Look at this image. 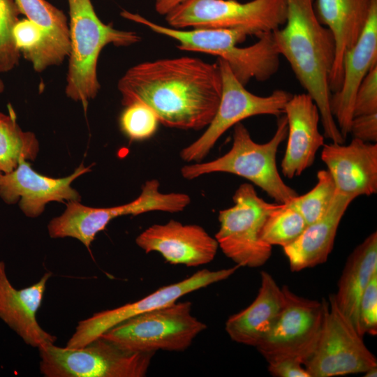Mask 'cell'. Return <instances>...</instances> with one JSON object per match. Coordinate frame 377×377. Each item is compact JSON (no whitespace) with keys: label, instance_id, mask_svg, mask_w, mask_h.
<instances>
[{"label":"cell","instance_id":"35","mask_svg":"<svg viewBox=\"0 0 377 377\" xmlns=\"http://www.w3.org/2000/svg\"><path fill=\"white\" fill-rule=\"evenodd\" d=\"M350 133L353 138L367 142L377 141V113L354 117L350 124Z\"/></svg>","mask_w":377,"mask_h":377},{"label":"cell","instance_id":"7","mask_svg":"<svg viewBox=\"0 0 377 377\" xmlns=\"http://www.w3.org/2000/svg\"><path fill=\"white\" fill-rule=\"evenodd\" d=\"M286 17V0H186L166 14L165 20L177 29H237L258 37L281 28Z\"/></svg>","mask_w":377,"mask_h":377},{"label":"cell","instance_id":"38","mask_svg":"<svg viewBox=\"0 0 377 377\" xmlns=\"http://www.w3.org/2000/svg\"><path fill=\"white\" fill-rule=\"evenodd\" d=\"M4 88H5L4 83L3 80L0 78V94H1L3 91Z\"/></svg>","mask_w":377,"mask_h":377},{"label":"cell","instance_id":"12","mask_svg":"<svg viewBox=\"0 0 377 377\" xmlns=\"http://www.w3.org/2000/svg\"><path fill=\"white\" fill-rule=\"evenodd\" d=\"M217 64L222 80L220 102L205 131L181 150L180 157L186 162H201L228 129L246 118L261 114L280 117L293 96L282 89L266 96L253 94L235 77L224 60L218 58Z\"/></svg>","mask_w":377,"mask_h":377},{"label":"cell","instance_id":"27","mask_svg":"<svg viewBox=\"0 0 377 377\" xmlns=\"http://www.w3.org/2000/svg\"><path fill=\"white\" fill-rule=\"evenodd\" d=\"M306 226V222L298 212L286 204H281L267 216L260 237L272 246L283 248L296 240Z\"/></svg>","mask_w":377,"mask_h":377},{"label":"cell","instance_id":"25","mask_svg":"<svg viewBox=\"0 0 377 377\" xmlns=\"http://www.w3.org/2000/svg\"><path fill=\"white\" fill-rule=\"evenodd\" d=\"M15 2L20 13L43 33L47 67L61 64L70 52L69 24L66 15L45 0H15Z\"/></svg>","mask_w":377,"mask_h":377},{"label":"cell","instance_id":"6","mask_svg":"<svg viewBox=\"0 0 377 377\" xmlns=\"http://www.w3.org/2000/svg\"><path fill=\"white\" fill-rule=\"evenodd\" d=\"M191 310L189 301H177L129 318L100 337L134 353L183 352L207 328Z\"/></svg>","mask_w":377,"mask_h":377},{"label":"cell","instance_id":"19","mask_svg":"<svg viewBox=\"0 0 377 377\" xmlns=\"http://www.w3.org/2000/svg\"><path fill=\"white\" fill-rule=\"evenodd\" d=\"M283 114L288 122V141L281 167L283 175L293 179L313 163L318 150L325 144L324 136L318 129V108L306 93L293 95Z\"/></svg>","mask_w":377,"mask_h":377},{"label":"cell","instance_id":"16","mask_svg":"<svg viewBox=\"0 0 377 377\" xmlns=\"http://www.w3.org/2000/svg\"><path fill=\"white\" fill-rule=\"evenodd\" d=\"M136 244L146 253L157 252L172 265L198 267L211 263L219 245L201 226L170 220L154 224L135 239Z\"/></svg>","mask_w":377,"mask_h":377},{"label":"cell","instance_id":"33","mask_svg":"<svg viewBox=\"0 0 377 377\" xmlns=\"http://www.w3.org/2000/svg\"><path fill=\"white\" fill-rule=\"evenodd\" d=\"M373 113H377V65L369 71L360 84L353 105V117Z\"/></svg>","mask_w":377,"mask_h":377},{"label":"cell","instance_id":"4","mask_svg":"<svg viewBox=\"0 0 377 377\" xmlns=\"http://www.w3.org/2000/svg\"><path fill=\"white\" fill-rule=\"evenodd\" d=\"M70 52L65 94L81 103L84 110L98 94L101 85L97 75L101 50L109 44L126 47L141 40L133 31L114 29L96 15L91 0H68Z\"/></svg>","mask_w":377,"mask_h":377},{"label":"cell","instance_id":"3","mask_svg":"<svg viewBox=\"0 0 377 377\" xmlns=\"http://www.w3.org/2000/svg\"><path fill=\"white\" fill-rule=\"evenodd\" d=\"M121 15L155 33L173 38L178 42L179 49L218 56L228 64L235 77L244 86L251 79L266 81L279 69V54L272 32L259 36L258 41L250 46L240 47L237 44L248 36L241 30L200 28L182 30L160 25L128 11L122 12Z\"/></svg>","mask_w":377,"mask_h":377},{"label":"cell","instance_id":"17","mask_svg":"<svg viewBox=\"0 0 377 377\" xmlns=\"http://www.w3.org/2000/svg\"><path fill=\"white\" fill-rule=\"evenodd\" d=\"M321 159L336 190L355 199L377 193V144L353 138L347 145L332 142L322 147Z\"/></svg>","mask_w":377,"mask_h":377},{"label":"cell","instance_id":"10","mask_svg":"<svg viewBox=\"0 0 377 377\" xmlns=\"http://www.w3.org/2000/svg\"><path fill=\"white\" fill-rule=\"evenodd\" d=\"M159 186L157 179L148 180L134 200L111 207H90L82 205L80 201H68L64 213L50 221L47 226L49 235L52 238L68 237L77 239L89 249L96 234L115 218L154 211L176 213L183 211L190 204L188 195L162 193Z\"/></svg>","mask_w":377,"mask_h":377},{"label":"cell","instance_id":"2","mask_svg":"<svg viewBox=\"0 0 377 377\" xmlns=\"http://www.w3.org/2000/svg\"><path fill=\"white\" fill-rule=\"evenodd\" d=\"M286 3L284 27L272 32L276 49L317 105L325 137L343 144L345 139L330 108L329 78L336 51L332 34L319 21L314 0H286Z\"/></svg>","mask_w":377,"mask_h":377},{"label":"cell","instance_id":"11","mask_svg":"<svg viewBox=\"0 0 377 377\" xmlns=\"http://www.w3.org/2000/svg\"><path fill=\"white\" fill-rule=\"evenodd\" d=\"M324 302V316L316 348L303 365L311 377L364 374L377 366L376 356L365 345L350 320L338 307L334 294Z\"/></svg>","mask_w":377,"mask_h":377},{"label":"cell","instance_id":"31","mask_svg":"<svg viewBox=\"0 0 377 377\" xmlns=\"http://www.w3.org/2000/svg\"><path fill=\"white\" fill-rule=\"evenodd\" d=\"M125 107L120 117V126L123 132L134 140H142L151 137L159 123L155 112L142 103H134Z\"/></svg>","mask_w":377,"mask_h":377},{"label":"cell","instance_id":"21","mask_svg":"<svg viewBox=\"0 0 377 377\" xmlns=\"http://www.w3.org/2000/svg\"><path fill=\"white\" fill-rule=\"evenodd\" d=\"M376 0H316V15L330 29L335 42V58L330 74L331 91H337L343 77V63L368 21Z\"/></svg>","mask_w":377,"mask_h":377},{"label":"cell","instance_id":"18","mask_svg":"<svg viewBox=\"0 0 377 377\" xmlns=\"http://www.w3.org/2000/svg\"><path fill=\"white\" fill-rule=\"evenodd\" d=\"M377 65V0L359 39L346 53L340 88L331 96L330 108L343 137L350 133L357 90L369 71Z\"/></svg>","mask_w":377,"mask_h":377},{"label":"cell","instance_id":"8","mask_svg":"<svg viewBox=\"0 0 377 377\" xmlns=\"http://www.w3.org/2000/svg\"><path fill=\"white\" fill-rule=\"evenodd\" d=\"M38 350L46 377H143L155 354L125 350L101 337L80 348L49 343Z\"/></svg>","mask_w":377,"mask_h":377},{"label":"cell","instance_id":"30","mask_svg":"<svg viewBox=\"0 0 377 377\" xmlns=\"http://www.w3.org/2000/svg\"><path fill=\"white\" fill-rule=\"evenodd\" d=\"M13 35L20 54L32 64L35 71L40 73L47 68L44 54V35L37 25L26 17L19 19Z\"/></svg>","mask_w":377,"mask_h":377},{"label":"cell","instance_id":"23","mask_svg":"<svg viewBox=\"0 0 377 377\" xmlns=\"http://www.w3.org/2000/svg\"><path fill=\"white\" fill-rule=\"evenodd\" d=\"M354 199L336 190L325 214L307 225L296 240L283 248L292 272L313 267L326 262L332 250L341 220Z\"/></svg>","mask_w":377,"mask_h":377},{"label":"cell","instance_id":"13","mask_svg":"<svg viewBox=\"0 0 377 377\" xmlns=\"http://www.w3.org/2000/svg\"><path fill=\"white\" fill-rule=\"evenodd\" d=\"M285 304L276 323L256 347L266 361L295 357L302 364L313 352L322 327L324 302L307 299L283 286Z\"/></svg>","mask_w":377,"mask_h":377},{"label":"cell","instance_id":"37","mask_svg":"<svg viewBox=\"0 0 377 377\" xmlns=\"http://www.w3.org/2000/svg\"><path fill=\"white\" fill-rule=\"evenodd\" d=\"M363 374H364V377H376L377 376V366L369 368Z\"/></svg>","mask_w":377,"mask_h":377},{"label":"cell","instance_id":"28","mask_svg":"<svg viewBox=\"0 0 377 377\" xmlns=\"http://www.w3.org/2000/svg\"><path fill=\"white\" fill-rule=\"evenodd\" d=\"M336 193L334 182L328 170L317 172V183L304 195H297L286 203L304 218L307 225L320 219L329 209Z\"/></svg>","mask_w":377,"mask_h":377},{"label":"cell","instance_id":"22","mask_svg":"<svg viewBox=\"0 0 377 377\" xmlns=\"http://www.w3.org/2000/svg\"><path fill=\"white\" fill-rule=\"evenodd\" d=\"M285 295L272 276L260 272V286L252 303L230 316L225 330L238 343L256 348L274 327L282 312Z\"/></svg>","mask_w":377,"mask_h":377},{"label":"cell","instance_id":"14","mask_svg":"<svg viewBox=\"0 0 377 377\" xmlns=\"http://www.w3.org/2000/svg\"><path fill=\"white\" fill-rule=\"evenodd\" d=\"M239 267L236 265L214 271L200 269L180 281L164 286L139 300L96 313L78 323L66 347H83L129 318L172 304L187 294L228 279Z\"/></svg>","mask_w":377,"mask_h":377},{"label":"cell","instance_id":"34","mask_svg":"<svg viewBox=\"0 0 377 377\" xmlns=\"http://www.w3.org/2000/svg\"><path fill=\"white\" fill-rule=\"evenodd\" d=\"M267 363L268 371L274 377H311L302 361L295 357H282Z\"/></svg>","mask_w":377,"mask_h":377},{"label":"cell","instance_id":"26","mask_svg":"<svg viewBox=\"0 0 377 377\" xmlns=\"http://www.w3.org/2000/svg\"><path fill=\"white\" fill-rule=\"evenodd\" d=\"M38 151L36 136L32 132L22 131L13 109L10 108L9 114L0 112V171L11 172L21 159L35 160Z\"/></svg>","mask_w":377,"mask_h":377},{"label":"cell","instance_id":"39","mask_svg":"<svg viewBox=\"0 0 377 377\" xmlns=\"http://www.w3.org/2000/svg\"><path fill=\"white\" fill-rule=\"evenodd\" d=\"M2 174L3 173L0 171V179H1V177Z\"/></svg>","mask_w":377,"mask_h":377},{"label":"cell","instance_id":"5","mask_svg":"<svg viewBox=\"0 0 377 377\" xmlns=\"http://www.w3.org/2000/svg\"><path fill=\"white\" fill-rule=\"evenodd\" d=\"M288 122L285 115L279 117L276 130L265 143L253 141L245 126H234L232 145L223 156L208 162H197L181 168L186 179H193L214 172H226L245 178L260 187L276 203L286 204L297 193L281 179L276 165V153L286 138Z\"/></svg>","mask_w":377,"mask_h":377},{"label":"cell","instance_id":"9","mask_svg":"<svg viewBox=\"0 0 377 377\" xmlns=\"http://www.w3.org/2000/svg\"><path fill=\"white\" fill-rule=\"evenodd\" d=\"M234 205L219 211V229L215 235L219 248L239 267L263 266L272 255V246L260 237L267 216L281 204L259 197L251 184L244 183L233 196Z\"/></svg>","mask_w":377,"mask_h":377},{"label":"cell","instance_id":"36","mask_svg":"<svg viewBox=\"0 0 377 377\" xmlns=\"http://www.w3.org/2000/svg\"><path fill=\"white\" fill-rule=\"evenodd\" d=\"M186 0H155V10L162 15H165L177 6Z\"/></svg>","mask_w":377,"mask_h":377},{"label":"cell","instance_id":"20","mask_svg":"<svg viewBox=\"0 0 377 377\" xmlns=\"http://www.w3.org/2000/svg\"><path fill=\"white\" fill-rule=\"evenodd\" d=\"M51 276L46 272L34 284L17 289L8 278L5 263L0 261V319L34 348L54 343L57 339L40 326L36 318Z\"/></svg>","mask_w":377,"mask_h":377},{"label":"cell","instance_id":"24","mask_svg":"<svg viewBox=\"0 0 377 377\" xmlns=\"http://www.w3.org/2000/svg\"><path fill=\"white\" fill-rule=\"evenodd\" d=\"M377 274V232L370 234L348 256L334 294L335 302L358 332V307L368 283Z\"/></svg>","mask_w":377,"mask_h":377},{"label":"cell","instance_id":"32","mask_svg":"<svg viewBox=\"0 0 377 377\" xmlns=\"http://www.w3.org/2000/svg\"><path fill=\"white\" fill-rule=\"evenodd\" d=\"M357 320L360 335L377 334V274L374 275L360 298Z\"/></svg>","mask_w":377,"mask_h":377},{"label":"cell","instance_id":"1","mask_svg":"<svg viewBox=\"0 0 377 377\" xmlns=\"http://www.w3.org/2000/svg\"><path fill=\"white\" fill-rule=\"evenodd\" d=\"M117 89L123 105L142 103L165 126L200 130L216 114L222 80L217 63L181 57L131 67L119 79Z\"/></svg>","mask_w":377,"mask_h":377},{"label":"cell","instance_id":"15","mask_svg":"<svg viewBox=\"0 0 377 377\" xmlns=\"http://www.w3.org/2000/svg\"><path fill=\"white\" fill-rule=\"evenodd\" d=\"M82 163L71 175L59 179L41 175L34 171L25 159L15 169L3 173L0 179V197L7 204L19 201L22 212L35 218L43 213L52 201H80L81 197L71 183L80 175L91 171Z\"/></svg>","mask_w":377,"mask_h":377},{"label":"cell","instance_id":"29","mask_svg":"<svg viewBox=\"0 0 377 377\" xmlns=\"http://www.w3.org/2000/svg\"><path fill=\"white\" fill-rule=\"evenodd\" d=\"M20 14L15 0H0V73L13 70L20 62L21 54L13 35Z\"/></svg>","mask_w":377,"mask_h":377}]
</instances>
